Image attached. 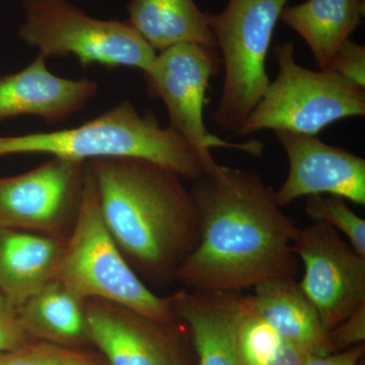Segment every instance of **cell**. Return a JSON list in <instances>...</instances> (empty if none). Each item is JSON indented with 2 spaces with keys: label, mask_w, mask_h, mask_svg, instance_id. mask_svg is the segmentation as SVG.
Segmentation results:
<instances>
[{
  "label": "cell",
  "mask_w": 365,
  "mask_h": 365,
  "mask_svg": "<svg viewBox=\"0 0 365 365\" xmlns=\"http://www.w3.org/2000/svg\"><path fill=\"white\" fill-rule=\"evenodd\" d=\"M294 251L304 266L300 287L330 333L365 304V257L319 222L299 228Z\"/></svg>",
  "instance_id": "cell-10"
},
{
  "label": "cell",
  "mask_w": 365,
  "mask_h": 365,
  "mask_svg": "<svg viewBox=\"0 0 365 365\" xmlns=\"http://www.w3.org/2000/svg\"><path fill=\"white\" fill-rule=\"evenodd\" d=\"M278 73L234 136L262 130L317 135L329 125L365 115V88L335 72L311 71L294 58L292 43L274 48Z\"/></svg>",
  "instance_id": "cell-6"
},
{
  "label": "cell",
  "mask_w": 365,
  "mask_h": 365,
  "mask_svg": "<svg viewBox=\"0 0 365 365\" xmlns=\"http://www.w3.org/2000/svg\"><path fill=\"white\" fill-rule=\"evenodd\" d=\"M56 278L81 300H108L162 323L179 321L170 295L155 294L118 249L103 220L97 185L88 165L78 220L67 239Z\"/></svg>",
  "instance_id": "cell-4"
},
{
  "label": "cell",
  "mask_w": 365,
  "mask_h": 365,
  "mask_svg": "<svg viewBox=\"0 0 365 365\" xmlns=\"http://www.w3.org/2000/svg\"><path fill=\"white\" fill-rule=\"evenodd\" d=\"M289 0H228L223 11L207 14L225 68L222 95L211 120L232 136L270 83L266 59L281 11Z\"/></svg>",
  "instance_id": "cell-5"
},
{
  "label": "cell",
  "mask_w": 365,
  "mask_h": 365,
  "mask_svg": "<svg viewBox=\"0 0 365 365\" xmlns=\"http://www.w3.org/2000/svg\"><path fill=\"white\" fill-rule=\"evenodd\" d=\"M93 345L109 365H193L186 326L148 318L100 299L83 300Z\"/></svg>",
  "instance_id": "cell-11"
},
{
  "label": "cell",
  "mask_w": 365,
  "mask_h": 365,
  "mask_svg": "<svg viewBox=\"0 0 365 365\" xmlns=\"http://www.w3.org/2000/svg\"><path fill=\"white\" fill-rule=\"evenodd\" d=\"M364 355V344H360L324 356H309L304 365H360Z\"/></svg>",
  "instance_id": "cell-25"
},
{
  "label": "cell",
  "mask_w": 365,
  "mask_h": 365,
  "mask_svg": "<svg viewBox=\"0 0 365 365\" xmlns=\"http://www.w3.org/2000/svg\"><path fill=\"white\" fill-rule=\"evenodd\" d=\"M253 289L245 299L283 339L307 356L334 353L330 333L294 278L267 281Z\"/></svg>",
  "instance_id": "cell-15"
},
{
  "label": "cell",
  "mask_w": 365,
  "mask_h": 365,
  "mask_svg": "<svg viewBox=\"0 0 365 365\" xmlns=\"http://www.w3.org/2000/svg\"><path fill=\"white\" fill-rule=\"evenodd\" d=\"M98 91L93 79L55 76L47 58L38 54L21 71L0 76V120L36 116L45 123L59 124L81 111Z\"/></svg>",
  "instance_id": "cell-13"
},
{
  "label": "cell",
  "mask_w": 365,
  "mask_h": 365,
  "mask_svg": "<svg viewBox=\"0 0 365 365\" xmlns=\"http://www.w3.org/2000/svg\"><path fill=\"white\" fill-rule=\"evenodd\" d=\"M32 340L24 331L16 307L0 294V351L20 347Z\"/></svg>",
  "instance_id": "cell-24"
},
{
  "label": "cell",
  "mask_w": 365,
  "mask_h": 365,
  "mask_svg": "<svg viewBox=\"0 0 365 365\" xmlns=\"http://www.w3.org/2000/svg\"><path fill=\"white\" fill-rule=\"evenodd\" d=\"M170 299L175 316L188 330L194 365H245L237 337L240 292L182 289Z\"/></svg>",
  "instance_id": "cell-14"
},
{
  "label": "cell",
  "mask_w": 365,
  "mask_h": 365,
  "mask_svg": "<svg viewBox=\"0 0 365 365\" xmlns=\"http://www.w3.org/2000/svg\"><path fill=\"white\" fill-rule=\"evenodd\" d=\"M97 185L106 227L146 285L167 287L199 241L193 195L182 178L134 158L86 162Z\"/></svg>",
  "instance_id": "cell-2"
},
{
  "label": "cell",
  "mask_w": 365,
  "mask_h": 365,
  "mask_svg": "<svg viewBox=\"0 0 365 365\" xmlns=\"http://www.w3.org/2000/svg\"><path fill=\"white\" fill-rule=\"evenodd\" d=\"M86 163L50 158L35 169L0 177V227L67 241L81 208Z\"/></svg>",
  "instance_id": "cell-9"
},
{
  "label": "cell",
  "mask_w": 365,
  "mask_h": 365,
  "mask_svg": "<svg viewBox=\"0 0 365 365\" xmlns=\"http://www.w3.org/2000/svg\"><path fill=\"white\" fill-rule=\"evenodd\" d=\"M16 311L31 339L78 349H96L83 300L71 294L57 278Z\"/></svg>",
  "instance_id": "cell-18"
},
{
  "label": "cell",
  "mask_w": 365,
  "mask_h": 365,
  "mask_svg": "<svg viewBox=\"0 0 365 365\" xmlns=\"http://www.w3.org/2000/svg\"><path fill=\"white\" fill-rule=\"evenodd\" d=\"M127 13V21L157 53L182 43L216 48L207 14L194 0H130Z\"/></svg>",
  "instance_id": "cell-19"
},
{
  "label": "cell",
  "mask_w": 365,
  "mask_h": 365,
  "mask_svg": "<svg viewBox=\"0 0 365 365\" xmlns=\"http://www.w3.org/2000/svg\"><path fill=\"white\" fill-rule=\"evenodd\" d=\"M274 134L289 165L287 179L275 191L280 207L317 194L341 196L364 205V158L323 143L317 135L288 130Z\"/></svg>",
  "instance_id": "cell-12"
},
{
  "label": "cell",
  "mask_w": 365,
  "mask_h": 365,
  "mask_svg": "<svg viewBox=\"0 0 365 365\" xmlns=\"http://www.w3.org/2000/svg\"><path fill=\"white\" fill-rule=\"evenodd\" d=\"M19 37L38 54L71 57L83 67L148 71L158 53L127 21L93 18L69 0H23Z\"/></svg>",
  "instance_id": "cell-7"
},
{
  "label": "cell",
  "mask_w": 365,
  "mask_h": 365,
  "mask_svg": "<svg viewBox=\"0 0 365 365\" xmlns=\"http://www.w3.org/2000/svg\"><path fill=\"white\" fill-rule=\"evenodd\" d=\"M222 66L217 48L182 43L158 53L143 74L151 97L167 108L170 127L201 155H211V148H230L261 157L265 148L261 141L232 143L211 133L205 125L209 81Z\"/></svg>",
  "instance_id": "cell-8"
},
{
  "label": "cell",
  "mask_w": 365,
  "mask_h": 365,
  "mask_svg": "<svg viewBox=\"0 0 365 365\" xmlns=\"http://www.w3.org/2000/svg\"><path fill=\"white\" fill-rule=\"evenodd\" d=\"M66 241L0 227V294L16 309L56 279Z\"/></svg>",
  "instance_id": "cell-16"
},
{
  "label": "cell",
  "mask_w": 365,
  "mask_h": 365,
  "mask_svg": "<svg viewBox=\"0 0 365 365\" xmlns=\"http://www.w3.org/2000/svg\"><path fill=\"white\" fill-rule=\"evenodd\" d=\"M39 153L83 163L143 158L192 181L215 163L212 155H201L172 127L163 128L153 113L140 114L128 100L72 128L0 136V158Z\"/></svg>",
  "instance_id": "cell-3"
},
{
  "label": "cell",
  "mask_w": 365,
  "mask_h": 365,
  "mask_svg": "<svg viewBox=\"0 0 365 365\" xmlns=\"http://www.w3.org/2000/svg\"><path fill=\"white\" fill-rule=\"evenodd\" d=\"M364 0H307L285 6L279 21L299 34L309 46L319 69L348 41L364 18Z\"/></svg>",
  "instance_id": "cell-17"
},
{
  "label": "cell",
  "mask_w": 365,
  "mask_h": 365,
  "mask_svg": "<svg viewBox=\"0 0 365 365\" xmlns=\"http://www.w3.org/2000/svg\"><path fill=\"white\" fill-rule=\"evenodd\" d=\"M199 241L177 274L196 292H240L294 278L299 228L258 174L213 163L190 189Z\"/></svg>",
  "instance_id": "cell-1"
},
{
  "label": "cell",
  "mask_w": 365,
  "mask_h": 365,
  "mask_svg": "<svg viewBox=\"0 0 365 365\" xmlns=\"http://www.w3.org/2000/svg\"><path fill=\"white\" fill-rule=\"evenodd\" d=\"M306 212L314 222L342 232L357 253L365 257V220L349 207L345 198L330 194L307 196Z\"/></svg>",
  "instance_id": "cell-21"
},
{
  "label": "cell",
  "mask_w": 365,
  "mask_h": 365,
  "mask_svg": "<svg viewBox=\"0 0 365 365\" xmlns=\"http://www.w3.org/2000/svg\"><path fill=\"white\" fill-rule=\"evenodd\" d=\"M334 352L343 351L354 346L364 344L365 304H362L330 332Z\"/></svg>",
  "instance_id": "cell-23"
},
{
  "label": "cell",
  "mask_w": 365,
  "mask_h": 365,
  "mask_svg": "<svg viewBox=\"0 0 365 365\" xmlns=\"http://www.w3.org/2000/svg\"><path fill=\"white\" fill-rule=\"evenodd\" d=\"M0 365H109L97 349H78L32 340L0 351Z\"/></svg>",
  "instance_id": "cell-20"
},
{
  "label": "cell",
  "mask_w": 365,
  "mask_h": 365,
  "mask_svg": "<svg viewBox=\"0 0 365 365\" xmlns=\"http://www.w3.org/2000/svg\"><path fill=\"white\" fill-rule=\"evenodd\" d=\"M324 71L335 72L341 78L365 88V48L351 40L338 50Z\"/></svg>",
  "instance_id": "cell-22"
}]
</instances>
